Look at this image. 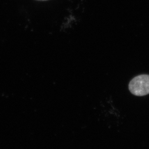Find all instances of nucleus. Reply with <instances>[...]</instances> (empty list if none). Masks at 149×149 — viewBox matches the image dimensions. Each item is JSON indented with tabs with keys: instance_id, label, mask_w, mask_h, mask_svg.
Returning a JSON list of instances; mask_svg holds the SVG:
<instances>
[{
	"instance_id": "1",
	"label": "nucleus",
	"mask_w": 149,
	"mask_h": 149,
	"mask_svg": "<svg viewBox=\"0 0 149 149\" xmlns=\"http://www.w3.org/2000/svg\"><path fill=\"white\" fill-rule=\"evenodd\" d=\"M129 90L136 96H143L149 94V75L143 74L134 77L129 84Z\"/></svg>"
},
{
	"instance_id": "2",
	"label": "nucleus",
	"mask_w": 149,
	"mask_h": 149,
	"mask_svg": "<svg viewBox=\"0 0 149 149\" xmlns=\"http://www.w3.org/2000/svg\"><path fill=\"white\" fill-rule=\"evenodd\" d=\"M38 1H46V0H38Z\"/></svg>"
}]
</instances>
